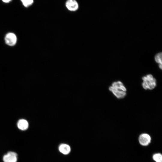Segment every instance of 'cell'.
Returning a JSON list of instances; mask_svg holds the SVG:
<instances>
[{"label":"cell","mask_w":162,"mask_h":162,"mask_svg":"<svg viewBox=\"0 0 162 162\" xmlns=\"http://www.w3.org/2000/svg\"><path fill=\"white\" fill-rule=\"evenodd\" d=\"M109 89L118 98H123L126 94V89L120 81L113 82L112 86L109 87Z\"/></svg>","instance_id":"1"},{"label":"cell","mask_w":162,"mask_h":162,"mask_svg":"<svg viewBox=\"0 0 162 162\" xmlns=\"http://www.w3.org/2000/svg\"><path fill=\"white\" fill-rule=\"evenodd\" d=\"M18 155L15 152L10 151L5 154L3 157L4 162H16Z\"/></svg>","instance_id":"3"},{"label":"cell","mask_w":162,"mask_h":162,"mask_svg":"<svg viewBox=\"0 0 162 162\" xmlns=\"http://www.w3.org/2000/svg\"><path fill=\"white\" fill-rule=\"evenodd\" d=\"M142 86L145 89L152 90L156 86V80L153 76L149 74L142 78Z\"/></svg>","instance_id":"2"},{"label":"cell","mask_w":162,"mask_h":162,"mask_svg":"<svg viewBox=\"0 0 162 162\" xmlns=\"http://www.w3.org/2000/svg\"><path fill=\"white\" fill-rule=\"evenodd\" d=\"M58 150L63 154L67 155L70 152L71 148L68 145L66 144L63 143L59 146Z\"/></svg>","instance_id":"7"},{"label":"cell","mask_w":162,"mask_h":162,"mask_svg":"<svg viewBox=\"0 0 162 162\" xmlns=\"http://www.w3.org/2000/svg\"><path fill=\"white\" fill-rule=\"evenodd\" d=\"M11 0H2L3 2L5 3H8L10 2Z\"/></svg>","instance_id":"12"},{"label":"cell","mask_w":162,"mask_h":162,"mask_svg":"<svg viewBox=\"0 0 162 162\" xmlns=\"http://www.w3.org/2000/svg\"><path fill=\"white\" fill-rule=\"evenodd\" d=\"M17 38L16 35L12 33L7 34L5 38L6 43L10 46L15 45L16 43Z\"/></svg>","instance_id":"4"},{"label":"cell","mask_w":162,"mask_h":162,"mask_svg":"<svg viewBox=\"0 0 162 162\" xmlns=\"http://www.w3.org/2000/svg\"><path fill=\"white\" fill-rule=\"evenodd\" d=\"M162 52L157 54L155 56V60L156 62L159 64V67L162 69Z\"/></svg>","instance_id":"9"},{"label":"cell","mask_w":162,"mask_h":162,"mask_svg":"<svg viewBox=\"0 0 162 162\" xmlns=\"http://www.w3.org/2000/svg\"><path fill=\"white\" fill-rule=\"evenodd\" d=\"M153 158L156 162H162V155L160 153L154 154L153 156Z\"/></svg>","instance_id":"10"},{"label":"cell","mask_w":162,"mask_h":162,"mask_svg":"<svg viewBox=\"0 0 162 162\" xmlns=\"http://www.w3.org/2000/svg\"><path fill=\"white\" fill-rule=\"evenodd\" d=\"M17 126L18 128L21 130H25L28 127V124L27 121L24 119L20 120L17 123Z\"/></svg>","instance_id":"8"},{"label":"cell","mask_w":162,"mask_h":162,"mask_svg":"<svg viewBox=\"0 0 162 162\" xmlns=\"http://www.w3.org/2000/svg\"><path fill=\"white\" fill-rule=\"evenodd\" d=\"M23 5L28 7L31 5L33 2V0H21Z\"/></svg>","instance_id":"11"},{"label":"cell","mask_w":162,"mask_h":162,"mask_svg":"<svg viewBox=\"0 0 162 162\" xmlns=\"http://www.w3.org/2000/svg\"><path fill=\"white\" fill-rule=\"evenodd\" d=\"M67 8L70 11H75L79 8V4L76 0H67L65 3Z\"/></svg>","instance_id":"5"},{"label":"cell","mask_w":162,"mask_h":162,"mask_svg":"<svg viewBox=\"0 0 162 162\" xmlns=\"http://www.w3.org/2000/svg\"><path fill=\"white\" fill-rule=\"evenodd\" d=\"M139 141L141 145L143 146L148 145L150 142L151 138L150 136L146 133L141 134L139 136Z\"/></svg>","instance_id":"6"}]
</instances>
